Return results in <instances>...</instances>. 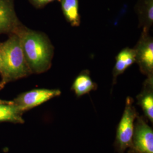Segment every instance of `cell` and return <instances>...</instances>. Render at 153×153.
<instances>
[{"mask_svg": "<svg viewBox=\"0 0 153 153\" xmlns=\"http://www.w3.org/2000/svg\"><path fill=\"white\" fill-rule=\"evenodd\" d=\"M13 33L20 39L31 73L40 74L48 71L52 66L54 47L47 35L30 29L23 24Z\"/></svg>", "mask_w": 153, "mask_h": 153, "instance_id": "cell-1", "label": "cell"}, {"mask_svg": "<svg viewBox=\"0 0 153 153\" xmlns=\"http://www.w3.org/2000/svg\"><path fill=\"white\" fill-rule=\"evenodd\" d=\"M1 64L0 74L2 86L31 74L26 60L20 39L16 33H11L4 42L0 43Z\"/></svg>", "mask_w": 153, "mask_h": 153, "instance_id": "cell-2", "label": "cell"}, {"mask_svg": "<svg viewBox=\"0 0 153 153\" xmlns=\"http://www.w3.org/2000/svg\"><path fill=\"white\" fill-rule=\"evenodd\" d=\"M133 102L131 98L127 97L124 112L117 128L114 145L118 153H125L131 146L134 121L138 115Z\"/></svg>", "mask_w": 153, "mask_h": 153, "instance_id": "cell-3", "label": "cell"}, {"mask_svg": "<svg viewBox=\"0 0 153 153\" xmlns=\"http://www.w3.org/2000/svg\"><path fill=\"white\" fill-rule=\"evenodd\" d=\"M128 153H153V129L139 115L134 121L131 146Z\"/></svg>", "mask_w": 153, "mask_h": 153, "instance_id": "cell-4", "label": "cell"}, {"mask_svg": "<svg viewBox=\"0 0 153 153\" xmlns=\"http://www.w3.org/2000/svg\"><path fill=\"white\" fill-rule=\"evenodd\" d=\"M136 62L143 74L153 76V39L149 31L142 30L141 36L134 48Z\"/></svg>", "mask_w": 153, "mask_h": 153, "instance_id": "cell-5", "label": "cell"}, {"mask_svg": "<svg viewBox=\"0 0 153 153\" xmlns=\"http://www.w3.org/2000/svg\"><path fill=\"white\" fill-rule=\"evenodd\" d=\"M61 94L59 89H33L20 94L13 102L23 112L60 96Z\"/></svg>", "mask_w": 153, "mask_h": 153, "instance_id": "cell-6", "label": "cell"}, {"mask_svg": "<svg viewBox=\"0 0 153 153\" xmlns=\"http://www.w3.org/2000/svg\"><path fill=\"white\" fill-rule=\"evenodd\" d=\"M14 0H0V35L11 34L22 25L16 16Z\"/></svg>", "mask_w": 153, "mask_h": 153, "instance_id": "cell-7", "label": "cell"}, {"mask_svg": "<svg viewBox=\"0 0 153 153\" xmlns=\"http://www.w3.org/2000/svg\"><path fill=\"white\" fill-rule=\"evenodd\" d=\"M137 104L141 107L146 118L153 123V76H146L141 91L136 97Z\"/></svg>", "mask_w": 153, "mask_h": 153, "instance_id": "cell-8", "label": "cell"}, {"mask_svg": "<svg viewBox=\"0 0 153 153\" xmlns=\"http://www.w3.org/2000/svg\"><path fill=\"white\" fill-rule=\"evenodd\" d=\"M136 62V53L134 48L126 47L122 49L116 57V62L112 71L113 85L117 78L122 74L131 65Z\"/></svg>", "mask_w": 153, "mask_h": 153, "instance_id": "cell-9", "label": "cell"}, {"mask_svg": "<svg viewBox=\"0 0 153 153\" xmlns=\"http://www.w3.org/2000/svg\"><path fill=\"white\" fill-rule=\"evenodd\" d=\"M71 89L76 97L79 98L91 91L97 90V85L91 79L90 71L88 70H84L76 78Z\"/></svg>", "mask_w": 153, "mask_h": 153, "instance_id": "cell-10", "label": "cell"}, {"mask_svg": "<svg viewBox=\"0 0 153 153\" xmlns=\"http://www.w3.org/2000/svg\"><path fill=\"white\" fill-rule=\"evenodd\" d=\"M140 26L149 31L153 23V0H141L137 7Z\"/></svg>", "mask_w": 153, "mask_h": 153, "instance_id": "cell-11", "label": "cell"}, {"mask_svg": "<svg viewBox=\"0 0 153 153\" xmlns=\"http://www.w3.org/2000/svg\"><path fill=\"white\" fill-rule=\"evenodd\" d=\"M60 3L66 21L73 27H78L81 23L79 0H60Z\"/></svg>", "mask_w": 153, "mask_h": 153, "instance_id": "cell-12", "label": "cell"}, {"mask_svg": "<svg viewBox=\"0 0 153 153\" xmlns=\"http://www.w3.org/2000/svg\"><path fill=\"white\" fill-rule=\"evenodd\" d=\"M22 111L13 101L0 103V122L10 121L16 123H23Z\"/></svg>", "mask_w": 153, "mask_h": 153, "instance_id": "cell-13", "label": "cell"}, {"mask_svg": "<svg viewBox=\"0 0 153 153\" xmlns=\"http://www.w3.org/2000/svg\"><path fill=\"white\" fill-rule=\"evenodd\" d=\"M28 1L36 9L43 8L49 3L55 1H58L60 2V0H28Z\"/></svg>", "mask_w": 153, "mask_h": 153, "instance_id": "cell-14", "label": "cell"}, {"mask_svg": "<svg viewBox=\"0 0 153 153\" xmlns=\"http://www.w3.org/2000/svg\"><path fill=\"white\" fill-rule=\"evenodd\" d=\"M8 101L6 100H0V103H4V102H7Z\"/></svg>", "mask_w": 153, "mask_h": 153, "instance_id": "cell-15", "label": "cell"}, {"mask_svg": "<svg viewBox=\"0 0 153 153\" xmlns=\"http://www.w3.org/2000/svg\"><path fill=\"white\" fill-rule=\"evenodd\" d=\"M3 87H4V86H2V85H1V84L0 83V90H1L2 88H3Z\"/></svg>", "mask_w": 153, "mask_h": 153, "instance_id": "cell-16", "label": "cell"}, {"mask_svg": "<svg viewBox=\"0 0 153 153\" xmlns=\"http://www.w3.org/2000/svg\"><path fill=\"white\" fill-rule=\"evenodd\" d=\"M1 56H0V69H1Z\"/></svg>", "mask_w": 153, "mask_h": 153, "instance_id": "cell-17", "label": "cell"}]
</instances>
